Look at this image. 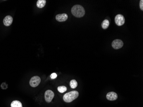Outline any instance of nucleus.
<instances>
[{
    "instance_id": "f257e3e1",
    "label": "nucleus",
    "mask_w": 143,
    "mask_h": 107,
    "mask_svg": "<svg viewBox=\"0 0 143 107\" xmlns=\"http://www.w3.org/2000/svg\"><path fill=\"white\" fill-rule=\"evenodd\" d=\"M72 14L77 18L82 17L85 15V11L83 6L80 5H75L71 9Z\"/></svg>"
},
{
    "instance_id": "f03ea898",
    "label": "nucleus",
    "mask_w": 143,
    "mask_h": 107,
    "mask_svg": "<svg viewBox=\"0 0 143 107\" xmlns=\"http://www.w3.org/2000/svg\"><path fill=\"white\" fill-rule=\"evenodd\" d=\"M79 96V93L77 91H72L67 93L63 96V99L64 102L67 103L71 102L77 99Z\"/></svg>"
},
{
    "instance_id": "7ed1b4c3",
    "label": "nucleus",
    "mask_w": 143,
    "mask_h": 107,
    "mask_svg": "<svg viewBox=\"0 0 143 107\" xmlns=\"http://www.w3.org/2000/svg\"><path fill=\"white\" fill-rule=\"evenodd\" d=\"M41 82V79L38 76H35L32 78L30 80V85L33 87L38 86Z\"/></svg>"
},
{
    "instance_id": "20e7f679",
    "label": "nucleus",
    "mask_w": 143,
    "mask_h": 107,
    "mask_svg": "<svg viewBox=\"0 0 143 107\" xmlns=\"http://www.w3.org/2000/svg\"><path fill=\"white\" fill-rule=\"evenodd\" d=\"M125 22V19L123 15L121 14L117 15L115 17V22L116 25L120 26L123 25Z\"/></svg>"
},
{
    "instance_id": "39448f33",
    "label": "nucleus",
    "mask_w": 143,
    "mask_h": 107,
    "mask_svg": "<svg viewBox=\"0 0 143 107\" xmlns=\"http://www.w3.org/2000/svg\"><path fill=\"white\" fill-rule=\"evenodd\" d=\"M54 96L55 94L51 90H48L45 93V99L46 102L49 103L52 102Z\"/></svg>"
},
{
    "instance_id": "423d86ee",
    "label": "nucleus",
    "mask_w": 143,
    "mask_h": 107,
    "mask_svg": "<svg viewBox=\"0 0 143 107\" xmlns=\"http://www.w3.org/2000/svg\"><path fill=\"white\" fill-rule=\"evenodd\" d=\"M123 46V42L120 39H115L112 43V46L115 49H120Z\"/></svg>"
},
{
    "instance_id": "0eeeda50",
    "label": "nucleus",
    "mask_w": 143,
    "mask_h": 107,
    "mask_svg": "<svg viewBox=\"0 0 143 107\" xmlns=\"http://www.w3.org/2000/svg\"><path fill=\"white\" fill-rule=\"evenodd\" d=\"M118 98V96L116 93L114 92H110L108 93L106 95L107 99L110 101H114Z\"/></svg>"
},
{
    "instance_id": "6e6552de",
    "label": "nucleus",
    "mask_w": 143,
    "mask_h": 107,
    "mask_svg": "<svg viewBox=\"0 0 143 107\" xmlns=\"http://www.w3.org/2000/svg\"><path fill=\"white\" fill-rule=\"evenodd\" d=\"M68 18V15L66 13L60 14L57 15V16H56V19L59 22H63L66 21L67 20Z\"/></svg>"
},
{
    "instance_id": "1a4fd4ad",
    "label": "nucleus",
    "mask_w": 143,
    "mask_h": 107,
    "mask_svg": "<svg viewBox=\"0 0 143 107\" xmlns=\"http://www.w3.org/2000/svg\"><path fill=\"white\" fill-rule=\"evenodd\" d=\"M13 21V18L11 16H7L3 19V24L6 26H9L12 24Z\"/></svg>"
},
{
    "instance_id": "9d476101",
    "label": "nucleus",
    "mask_w": 143,
    "mask_h": 107,
    "mask_svg": "<svg viewBox=\"0 0 143 107\" xmlns=\"http://www.w3.org/2000/svg\"><path fill=\"white\" fill-rule=\"evenodd\" d=\"M46 0H38L36 3V6L38 8H43L46 5Z\"/></svg>"
},
{
    "instance_id": "9b49d317",
    "label": "nucleus",
    "mask_w": 143,
    "mask_h": 107,
    "mask_svg": "<svg viewBox=\"0 0 143 107\" xmlns=\"http://www.w3.org/2000/svg\"><path fill=\"white\" fill-rule=\"evenodd\" d=\"M11 107H22V104L20 102L17 100H15L11 103Z\"/></svg>"
},
{
    "instance_id": "f8f14e48",
    "label": "nucleus",
    "mask_w": 143,
    "mask_h": 107,
    "mask_svg": "<svg viewBox=\"0 0 143 107\" xmlns=\"http://www.w3.org/2000/svg\"><path fill=\"white\" fill-rule=\"evenodd\" d=\"M109 21L107 19H105L102 22V27L104 29H106L109 27Z\"/></svg>"
},
{
    "instance_id": "ddd939ff",
    "label": "nucleus",
    "mask_w": 143,
    "mask_h": 107,
    "mask_svg": "<svg viewBox=\"0 0 143 107\" xmlns=\"http://www.w3.org/2000/svg\"><path fill=\"white\" fill-rule=\"evenodd\" d=\"M70 86L71 88L72 89L76 88L78 86V83L77 81L75 80H72L70 82Z\"/></svg>"
},
{
    "instance_id": "4468645a",
    "label": "nucleus",
    "mask_w": 143,
    "mask_h": 107,
    "mask_svg": "<svg viewBox=\"0 0 143 107\" xmlns=\"http://www.w3.org/2000/svg\"><path fill=\"white\" fill-rule=\"evenodd\" d=\"M57 90L60 93H63L67 90V88H66V87L64 86H59L57 87Z\"/></svg>"
},
{
    "instance_id": "2eb2a0df",
    "label": "nucleus",
    "mask_w": 143,
    "mask_h": 107,
    "mask_svg": "<svg viewBox=\"0 0 143 107\" xmlns=\"http://www.w3.org/2000/svg\"><path fill=\"white\" fill-rule=\"evenodd\" d=\"M8 85L5 83H3L1 85V87L3 89H6L8 87Z\"/></svg>"
},
{
    "instance_id": "dca6fc26",
    "label": "nucleus",
    "mask_w": 143,
    "mask_h": 107,
    "mask_svg": "<svg viewBox=\"0 0 143 107\" xmlns=\"http://www.w3.org/2000/svg\"><path fill=\"white\" fill-rule=\"evenodd\" d=\"M57 75L56 73H53L50 76V77L51 79H55L57 78Z\"/></svg>"
},
{
    "instance_id": "f3484780",
    "label": "nucleus",
    "mask_w": 143,
    "mask_h": 107,
    "mask_svg": "<svg viewBox=\"0 0 143 107\" xmlns=\"http://www.w3.org/2000/svg\"><path fill=\"white\" fill-rule=\"evenodd\" d=\"M140 7L141 10H143V0H141L140 2Z\"/></svg>"
}]
</instances>
